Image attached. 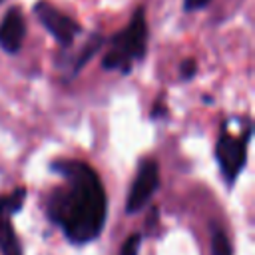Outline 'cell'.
<instances>
[{
	"instance_id": "obj_1",
	"label": "cell",
	"mask_w": 255,
	"mask_h": 255,
	"mask_svg": "<svg viewBox=\"0 0 255 255\" xmlns=\"http://www.w3.org/2000/svg\"><path fill=\"white\" fill-rule=\"evenodd\" d=\"M50 169L62 177V183L48 195L46 211L52 223H56L68 241L84 245L100 237L108 201L100 175L78 159H56Z\"/></svg>"
},
{
	"instance_id": "obj_2",
	"label": "cell",
	"mask_w": 255,
	"mask_h": 255,
	"mask_svg": "<svg viewBox=\"0 0 255 255\" xmlns=\"http://www.w3.org/2000/svg\"><path fill=\"white\" fill-rule=\"evenodd\" d=\"M147 52V20L145 8L137 6L129 24L110 40V50L102 58V68L129 74L133 64L139 62Z\"/></svg>"
},
{
	"instance_id": "obj_3",
	"label": "cell",
	"mask_w": 255,
	"mask_h": 255,
	"mask_svg": "<svg viewBox=\"0 0 255 255\" xmlns=\"http://www.w3.org/2000/svg\"><path fill=\"white\" fill-rule=\"evenodd\" d=\"M253 128L251 122L245 124L243 131H229V124L223 122L221 124V131L217 137V145H215V157L221 169V175L225 177L227 185H233L237 175L241 173L245 161H247V143L251 139Z\"/></svg>"
},
{
	"instance_id": "obj_4",
	"label": "cell",
	"mask_w": 255,
	"mask_h": 255,
	"mask_svg": "<svg viewBox=\"0 0 255 255\" xmlns=\"http://www.w3.org/2000/svg\"><path fill=\"white\" fill-rule=\"evenodd\" d=\"M159 187V165L155 159L147 157L139 161L135 179L129 187L128 199H126V213L135 215L143 209V205L153 197V193Z\"/></svg>"
},
{
	"instance_id": "obj_5",
	"label": "cell",
	"mask_w": 255,
	"mask_h": 255,
	"mask_svg": "<svg viewBox=\"0 0 255 255\" xmlns=\"http://www.w3.org/2000/svg\"><path fill=\"white\" fill-rule=\"evenodd\" d=\"M26 201V187H16L8 195H0V251L2 255H22L18 235L12 227V215H16Z\"/></svg>"
},
{
	"instance_id": "obj_6",
	"label": "cell",
	"mask_w": 255,
	"mask_h": 255,
	"mask_svg": "<svg viewBox=\"0 0 255 255\" xmlns=\"http://www.w3.org/2000/svg\"><path fill=\"white\" fill-rule=\"evenodd\" d=\"M34 12H36V16L40 18L42 26L56 38V42H58L62 48H70V46L74 44L76 36L82 32V26H80L74 18H70V16L64 14V12H60L54 4H50V2H46V0L36 2Z\"/></svg>"
},
{
	"instance_id": "obj_7",
	"label": "cell",
	"mask_w": 255,
	"mask_h": 255,
	"mask_svg": "<svg viewBox=\"0 0 255 255\" xmlns=\"http://www.w3.org/2000/svg\"><path fill=\"white\" fill-rule=\"evenodd\" d=\"M26 36V20L20 8L12 6L0 22V48L8 54H16L22 48Z\"/></svg>"
},
{
	"instance_id": "obj_8",
	"label": "cell",
	"mask_w": 255,
	"mask_h": 255,
	"mask_svg": "<svg viewBox=\"0 0 255 255\" xmlns=\"http://www.w3.org/2000/svg\"><path fill=\"white\" fill-rule=\"evenodd\" d=\"M102 44H104V36H102V34H92V36L86 40V44L76 52V56H74V60H72V66L68 68V78H74V76L90 62V58L96 56V52L102 48Z\"/></svg>"
},
{
	"instance_id": "obj_9",
	"label": "cell",
	"mask_w": 255,
	"mask_h": 255,
	"mask_svg": "<svg viewBox=\"0 0 255 255\" xmlns=\"http://www.w3.org/2000/svg\"><path fill=\"white\" fill-rule=\"evenodd\" d=\"M211 255H233L231 241L219 225H211Z\"/></svg>"
},
{
	"instance_id": "obj_10",
	"label": "cell",
	"mask_w": 255,
	"mask_h": 255,
	"mask_svg": "<svg viewBox=\"0 0 255 255\" xmlns=\"http://www.w3.org/2000/svg\"><path fill=\"white\" fill-rule=\"evenodd\" d=\"M141 237H143L141 233H131V235L124 241L120 255H137V251H139V243H141Z\"/></svg>"
},
{
	"instance_id": "obj_11",
	"label": "cell",
	"mask_w": 255,
	"mask_h": 255,
	"mask_svg": "<svg viewBox=\"0 0 255 255\" xmlns=\"http://www.w3.org/2000/svg\"><path fill=\"white\" fill-rule=\"evenodd\" d=\"M195 72H197V62H195L193 58H185V60L181 62V66H179V76H181V80H191V78L195 76Z\"/></svg>"
},
{
	"instance_id": "obj_12",
	"label": "cell",
	"mask_w": 255,
	"mask_h": 255,
	"mask_svg": "<svg viewBox=\"0 0 255 255\" xmlns=\"http://www.w3.org/2000/svg\"><path fill=\"white\" fill-rule=\"evenodd\" d=\"M157 219H159V215H157V207H151L149 217H147V223H145V231H153L155 225H157Z\"/></svg>"
},
{
	"instance_id": "obj_13",
	"label": "cell",
	"mask_w": 255,
	"mask_h": 255,
	"mask_svg": "<svg viewBox=\"0 0 255 255\" xmlns=\"http://www.w3.org/2000/svg\"><path fill=\"white\" fill-rule=\"evenodd\" d=\"M207 2H209V0H183V8H185L187 12H191V10H199V8H203Z\"/></svg>"
},
{
	"instance_id": "obj_14",
	"label": "cell",
	"mask_w": 255,
	"mask_h": 255,
	"mask_svg": "<svg viewBox=\"0 0 255 255\" xmlns=\"http://www.w3.org/2000/svg\"><path fill=\"white\" fill-rule=\"evenodd\" d=\"M165 114H167V108H165V104L157 100V102H155V106H153V110H151V118H153V120H157V116H161V118H163Z\"/></svg>"
},
{
	"instance_id": "obj_15",
	"label": "cell",
	"mask_w": 255,
	"mask_h": 255,
	"mask_svg": "<svg viewBox=\"0 0 255 255\" xmlns=\"http://www.w3.org/2000/svg\"><path fill=\"white\" fill-rule=\"evenodd\" d=\"M0 2H4V0H0Z\"/></svg>"
}]
</instances>
